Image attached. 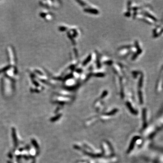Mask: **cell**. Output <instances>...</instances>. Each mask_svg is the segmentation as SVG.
Segmentation results:
<instances>
[{
	"mask_svg": "<svg viewBox=\"0 0 163 163\" xmlns=\"http://www.w3.org/2000/svg\"><path fill=\"white\" fill-rule=\"evenodd\" d=\"M15 129H13L12 130V136H13V139L14 140V144L15 146H17V140L16 138V131H15Z\"/></svg>",
	"mask_w": 163,
	"mask_h": 163,
	"instance_id": "6da1fadb",
	"label": "cell"
},
{
	"mask_svg": "<svg viewBox=\"0 0 163 163\" xmlns=\"http://www.w3.org/2000/svg\"></svg>",
	"mask_w": 163,
	"mask_h": 163,
	"instance_id": "7a4b0ae2",
	"label": "cell"
}]
</instances>
